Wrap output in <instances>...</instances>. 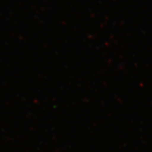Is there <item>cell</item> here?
Returning a JSON list of instances; mask_svg holds the SVG:
<instances>
[]
</instances>
